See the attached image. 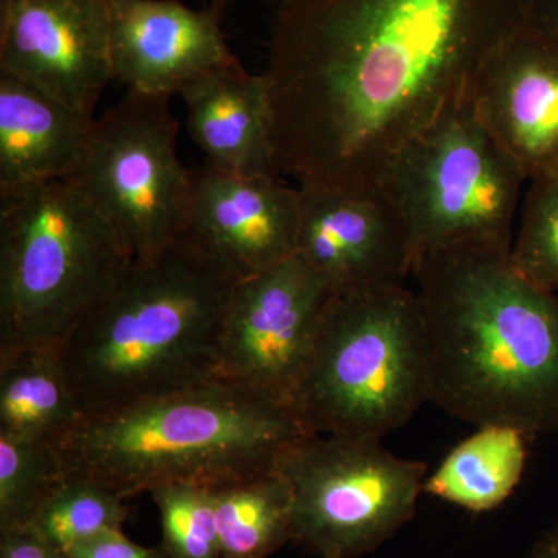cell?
<instances>
[{
	"mask_svg": "<svg viewBox=\"0 0 558 558\" xmlns=\"http://www.w3.org/2000/svg\"><path fill=\"white\" fill-rule=\"evenodd\" d=\"M380 440L311 435L277 459L292 490V539L319 558H359L416 515L427 464Z\"/></svg>",
	"mask_w": 558,
	"mask_h": 558,
	"instance_id": "cell-8",
	"label": "cell"
},
{
	"mask_svg": "<svg viewBox=\"0 0 558 558\" xmlns=\"http://www.w3.org/2000/svg\"><path fill=\"white\" fill-rule=\"evenodd\" d=\"M81 417L60 348L0 352V435L53 444Z\"/></svg>",
	"mask_w": 558,
	"mask_h": 558,
	"instance_id": "cell-18",
	"label": "cell"
},
{
	"mask_svg": "<svg viewBox=\"0 0 558 558\" xmlns=\"http://www.w3.org/2000/svg\"><path fill=\"white\" fill-rule=\"evenodd\" d=\"M220 557L267 558L292 539L293 498L275 470L213 488Z\"/></svg>",
	"mask_w": 558,
	"mask_h": 558,
	"instance_id": "cell-20",
	"label": "cell"
},
{
	"mask_svg": "<svg viewBox=\"0 0 558 558\" xmlns=\"http://www.w3.org/2000/svg\"><path fill=\"white\" fill-rule=\"evenodd\" d=\"M124 499L100 483L76 476H62L46 499L33 526L62 553L108 534L121 531L128 519Z\"/></svg>",
	"mask_w": 558,
	"mask_h": 558,
	"instance_id": "cell-21",
	"label": "cell"
},
{
	"mask_svg": "<svg viewBox=\"0 0 558 558\" xmlns=\"http://www.w3.org/2000/svg\"><path fill=\"white\" fill-rule=\"evenodd\" d=\"M524 25L558 43V0H521Z\"/></svg>",
	"mask_w": 558,
	"mask_h": 558,
	"instance_id": "cell-27",
	"label": "cell"
},
{
	"mask_svg": "<svg viewBox=\"0 0 558 558\" xmlns=\"http://www.w3.org/2000/svg\"><path fill=\"white\" fill-rule=\"evenodd\" d=\"M238 279L180 238L132 260L61 344L83 416L219 379V336Z\"/></svg>",
	"mask_w": 558,
	"mask_h": 558,
	"instance_id": "cell-3",
	"label": "cell"
},
{
	"mask_svg": "<svg viewBox=\"0 0 558 558\" xmlns=\"http://www.w3.org/2000/svg\"><path fill=\"white\" fill-rule=\"evenodd\" d=\"M527 439L521 429L509 425L478 427L425 480L424 494L469 512L497 509L523 478Z\"/></svg>",
	"mask_w": 558,
	"mask_h": 558,
	"instance_id": "cell-19",
	"label": "cell"
},
{
	"mask_svg": "<svg viewBox=\"0 0 558 558\" xmlns=\"http://www.w3.org/2000/svg\"><path fill=\"white\" fill-rule=\"evenodd\" d=\"M190 137L207 163L231 174L278 175L266 76L241 61L211 70L182 92Z\"/></svg>",
	"mask_w": 558,
	"mask_h": 558,
	"instance_id": "cell-16",
	"label": "cell"
},
{
	"mask_svg": "<svg viewBox=\"0 0 558 558\" xmlns=\"http://www.w3.org/2000/svg\"><path fill=\"white\" fill-rule=\"evenodd\" d=\"M131 263L75 179L0 191V352L61 348Z\"/></svg>",
	"mask_w": 558,
	"mask_h": 558,
	"instance_id": "cell-5",
	"label": "cell"
},
{
	"mask_svg": "<svg viewBox=\"0 0 558 558\" xmlns=\"http://www.w3.org/2000/svg\"><path fill=\"white\" fill-rule=\"evenodd\" d=\"M524 182L468 90L403 146L380 186L407 220L417 264L459 247L510 253Z\"/></svg>",
	"mask_w": 558,
	"mask_h": 558,
	"instance_id": "cell-7",
	"label": "cell"
},
{
	"mask_svg": "<svg viewBox=\"0 0 558 558\" xmlns=\"http://www.w3.org/2000/svg\"><path fill=\"white\" fill-rule=\"evenodd\" d=\"M527 558H558V526L539 539Z\"/></svg>",
	"mask_w": 558,
	"mask_h": 558,
	"instance_id": "cell-28",
	"label": "cell"
},
{
	"mask_svg": "<svg viewBox=\"0 0 558 558\" xmlns=\"http://www.w3.org/2000/svg\"><path fill=\"white\" fill-rule=\"evenodd\" d=\"M69 558H171L163 546L146 548L137 545L123 531L108 532L100 537L81 543L68 553Z\"/></svg>",
	"mask_w": 558,
	"mask_h": 558,
	"instance_id": "cell-25",
	"label": "cell"
},
{
	"mask_svg": "<svg viewBox=\"0 0 558 558\" xmlns=\"http://www.w3.org/2000/svg\"><path fill=\"white\" fill-rule=\"evenodd\" d=\"M161 519L163 546L171 558H219L213 488L161 484L149 492Z\"/></svg>",
	"mask_w": 558,
	"mask_h": 558,
	"instance_id": "cell-24",
	"label": "cell"
},
{
	"mask_svg": "<svg viewBox=\"0 0 558 558\" xmlns=\"http://www.w3.org/2000/svg\"><path fill=\"white\" fill-rule=\"evenodd\" d=\"M523 24L521 0H279L263 73L279 174L379 189Z\"/></svg>",
	"mask_w": 558,
	"mask_h": 558,
	"instance_id": "cell-1",
	"label": "cell"
},
{
	"mask_svg": "<svg viewBox=\"0 0 558 558\" xmlns=\"http://www.w3.org/2000/svg\"><path fill=\"white\" fill-rule=\"evenodd\" d=\"M332 296L299 255L238 281L220 326L219 379L290 407Z\"/></svg>",
	"mask_w": 558,
	"mask_h": 558,
	"instance_id": "cell-10",
	"label": "cell"
},
{
	"mask_svg": "<svg viewBox=\"0 0 558 558\" xmlns=\"http://www.w3.org/2000/svg\"><path fill=\"white\" fill-rule=\"evenodd\" d=\"M219 558H226V557H219Z\"/></svg>",
	"mask_w": 558,
	"mask_h": 558,
	"instance_id": "cell-29",
	"label": "cell"
},
{
	"mask_svg": "<svg viewBox=\"0 0 558 558\" xmlns=\"http://www.w3.org/2000/svg\"><path fill=\"white\" fill-rule=\"evenodd\" d=\"M509 259L532 284L558 292V178L531 180Z\"/></svg>",
	"mask_w": 558,
	"mask_h": 558,
	"instance_id": "cell-23",
	"label": "cell"
},
{
	"mask_svg": "<svg viewBox=\"0 0 558 558\" xmlns=\"http://www.w3.org/2000/svg\"><path fill=\"white\" fill-rule=\"evenodd\" d=\"M61 478L53 444L0 435V531L31 526Z\"/></svg>",
	"mask_w": 558,
	"mask_h": 558,
	"instance_id": "cell-22",
	"label": "cell"
},
{
	"mask_svg": "<svg viewBox=\"0 0 558 558\" xmlns=\"http://www.w3.org/2000/svg\"><path fill=\"white\" fill-rule=\"evenodd\" d=\"M171 97L132 94L95 119L75 182L132 260L156 258L182 238L191 170L179 160Z\"/></svg>",
	"mask_w": 558,
	"mask_h": 558,
	"instance_id": "cell-9",
	"label": "cell"
},
{
	"mask_svg": "<svg viewBox=\"0 0 558 558\" xmlns=\"http://www.w3.org/2000/svg\"><path fill=\"white\" fill-rule=\"evenodd\" d=\"M413 275L428 402L476 427L558 432L557 293L490 248L429 253Z\"/></svg>",
	"mask_w": 558,
	"mask_h": 558,
	"instance_id": "cell-2",
	"label": "cell"
},
{
	"mask_svg": "<svg viewBox=\"0 0 558 558\" xmlns=\"http://www.w3.org/2000/svg\"><path fill=\"white\" fill-rule=\"evenodd\" d=\"M0 558H69L31 524L0 531Z\"/></svg>",
	"mask_w": 558,
	"mask_h": 558,
	"instance_id": "cell-26",
	"label": "cell"
},
{
	"mask_svg": "<svg viewBox=\"0 0 558 558\" xmlns=\"http://www.w3.org/2000/svg\"><path fill=\"white\" fill-rule=\"evenodd\" d=\"M238 58L223 38L216 10L175 0H110L113 80L132 94L172 97Z\"/></svg>",
	"mask_w": 558,
	"mask_h": 558,
	"instance_id": "cell-15",
	"label": "cell"
},
{
	"mask_svg": "<svg viewBox=\"0 0 558 558\" xmlns=\"http://www.w3.org/2000/svg\"><path fill=\"white\" fill-rule=\"evenodd\" d=\"M311 435L292 407L215 379L87 414L53 449L62 476L95 481L128 499L161 484L216 488L270 472Z\"/></svg>",
	"mask_w": 558,
	"mask_h": 558,
	"instance_id": "cell-4",
	"label": "cell"
},
{
	"mask_svg": "<svg viewBox=\"0 0 558 558\" xmlns=\"http://www.w3.org/2000/svg\"><path fill=\"white\" fill-rule=\"evenodd\" d=\"M95 119L0 70V191L75 178Z\"/></svg>",
	"mask_w": 558,
	"mask_h": 558,
	"instance_id": "cell-17",
	"label": "cell"
},
{
	"mask_svg": "<svg viewBox=\"0 0 558 558\" xmlns=\"http://www.w3.org/2000/svg\"><path fill=\"white\" fill-rule=\"evenodd\" d=\"M0 70L86 116L110 81V0H0Z\"/></svg>",
	"mask_w": 558,
	"mask_h": 558,
	"instance_id": "cell-11",
	"label": "cell"
},
{
	"mask_svg": "<svg viewBox=\"0 0 558 558\" xmlns=\"http://www.w3.org/2000/svg\"><path fill=\"white\" fill-rule=\"evenodd\" d=\"M300 190L296 255L333 293L403 284L413 274L416 256L409 226L381 186Z\"/></svg>",
	"mask_w": 558,
	"mask_h": 558,
	"instance_id": "cell-13",
	"label": "cell"
},
{
	"mask_svg": "<svg viewBox=\"0 0 558 558\" xmlns=\"http://www.w3.org/2000/svg\"><path fill=\"white\" fill-rule=\"evenodd\" d=\"M428 402L416 292L333 293L290 407L314 435L381 439Z\"/></svg>",
	"mask_w": 558,
	"mask_h": 558,
	"instance_id": "cell-6",
	"label": "cell"
},
{
	"mask_svg": "<svg viewBox=\"0 0 558 558\" xmlns=\"http://www.w3.org/2000/svg\"><path fill=\"white\" fill-rule=\"evenodd\" d=\"M473 101L529 182L558 178V43L521 25L488 54Z\"/></svg>",
	"mask_w": 558,
	"mask_h": 558,
	"instance_id": "cell-14",
	"label": "cell"
},
{
	"mask_svg": "<svg viewBox=\"0 0 558 558\" xmlns=\"http://www.w3.org/2000/svg\"><path fill=\"white\" fill-rule=\"evenodd\" d=\"M301 190L277 175L191 170L182 238L238 281L296 255Z\"/></svg>",
	"mask_w": 558,
	"mask_h": 558,
	"instance_id": "cell-12",
	"label": "cell"
}]
</instances>
